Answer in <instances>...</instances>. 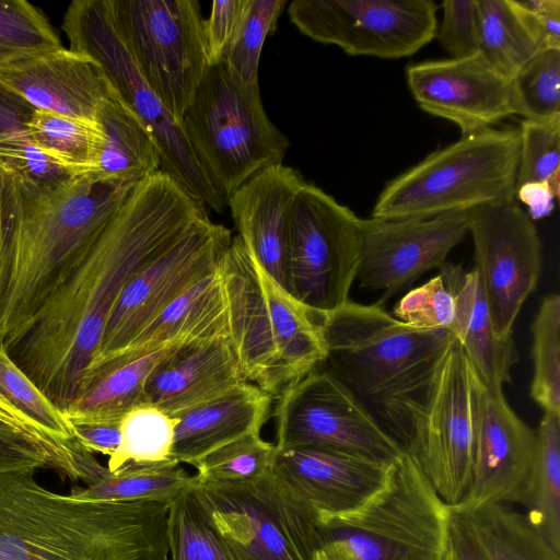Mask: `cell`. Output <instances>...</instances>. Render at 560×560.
<instances>
[{"label":"cell","mask_w":560,"mask_h":560,"mask_svg":"<svg viewBox=\"0 0 560 560\" xmlns=\"http://www.w3.org/2000/svg\"><path fill=\"white\" fill-rule=\"evenodd\" d=\"M442 22L435 36L452 56L465 58L479 51L477 0H445Z\"/></svg>","instance_id":"47"},{"label":"cell","mask_w":560,"mask_h":560,"mask_svg":"<svg viewBox=\"0 0 560 560\" xmlns=\"http://www.w3.org/2000/svg\"><path fill=\"white\" fill-rule=\"evenodd\" d=\"M61 27L69 48L98 63L112 88L152 132L160 151V170L199 205L221 213L226 203L201 171L182 125L141 75L115 25L110 0L71 2Z\"/></svg>","instance_id":"10"},{"label":"cell","mask_w":560,"mask_h":560,"mask_svg":"<svg viewBox=\"0 0 560 560\" xmlns=\"http://www.w3.org/2000/svg\"><path fill=\"white\" fill-rule=\"evenodd\" d=\"M37 108L19 94L0 84V137L24 132Z\"/></svg>","instance_id":"53"},{"label":"cell","mask_w":560,"mask_h":560,"mask_svg":"<svg viewBox=\"0 0 560 560\" xmlns=\"http://www.w3.org/2000/svg\"><path fill=\"white\" fill-rule=\"evenodd\" d=\"M467 234L468 211L422 219H360L359 284L381 291L383 304L425 272L440 269Z\"/></svg>","instance_id":"18"},{"label":"cell","mask_w":560,"mask_h":560,"mask_svg":"<svg viewBox=\"0 0 560 560\" xmlns=\"http://www.w3.org/2000/svg\"><path fill=\"white\" fill-rule=\"evenodd\" d=\"M245 382L230 338L192 342L155 368L145 385V402L177 418Z\"/></svg>","instance_id":"24"},{"label":"cell","mask_w":560,"mask_h":560,"mask_svg":"<svg viewBox=\"0 0 560 560\" xmlns=\"http://www.w3.org/2000/svg\"><path fill=\"white\" fill-rule=\"evenodd\" d=\"M115 25L136 66L178 122L209 67L197 0H110Z\"/></svg>","instance_id":"11"},{"label":"cell","mask_w":560,"mask_h":560,"mask_svg":"<svg viewBox=\"0 0 560 560\" xmlns=\"http://www.w3.org/2000/svg\"><path fill=\"white\" fill-rule=\"evenodd\" d=\"M478 383L455 338L424 371L372 402L384 429L450 506L463 501L471 482Z\"/></svg>","instance_id":"4"},{"label":"cell","mask_w":560,"mask_h":560,"mask_svg":"<svg viewBox=\"0 0 560 560\" xmlns=\"http://www.w3.org/2000/svg\"><path fill=\"white\" fill-rule=\"evenodd\" d=\"M436 10L432 0H294L288 14L315 42L351 56L397 59L435 37Z\"/></svg>","instance_id":"16"},{"label":"cell","mask_w":560,"mask_h":560,"mask_svg":"<svg viewBox=\"0 0 560 560\" xmlns=\"http://www.w3.org/2000/svg\"><path fill=\"white\" fill-rule=\"evenodd\" d=\"M276 445L260 433L231 442L199 459L195 475L207 481H242L260 478L272 467Z\"/></svg>","instance_id":"42"},{"label":"cell","mask_w":560,"mask_h":560,"mask_svg":"<svg viewBox=\"0 0 560 560\" xmlns=\"http://www.w3.org/2000/svg\"><path fill=\"white\" fill-rule=\"evenodd\" d=\"M517 503L549 546L560 553V416L545 412Z\"/></svg>","instance_id":"31"},{"label":"cell","mask_w":560,"mask_h":560,"mask_svg":"<svg viewBox=\"0 0 560 560\" xmlns=\"http://www.w3.org/2000/svg\"><path fill=\"white\" fill-rule=\"evenodd\" d=\"M462 511L489 560H560V553L549 546L526 514L506 503L491 502Z\"/></svg>","instance_id":"35"},{"label":"cell","mask_w":560,"mask_h":560,"mask_svg":"<svg viewBox=\"0 0 560 560\" xmlns=\"http://www.w3.org/2000/svg\"><path fill=\"white\" fill-rule=\"evenodd\" d=\"M194 481L195 476L175 460L130 462L115 471L108 470L85 488H72L70 495L93 502L153 501L170 504Z\"/></svg>","instance_id":"33"},{"label":"cell","mask_w":560,"mask_h":560,"mask_svg":"<svg viewBox=\"0 0 560 560\" xmlns=\"http://www.w3.org/2000/svg\"><path fill=\"white\" fill-rule=\"evenodd\" d=\"M394 314L397 319L418 328H446L452 331L455 303L439 275L406 293L395 305Z\"/></svg>","instance_id":"46"},{"label":"cell","mask_w":560,"mask_h":560,"mask_svg":"<svg viewBox=\"0 0 560 560\" xmlns=\"http://www.w3.org/2000/svg\"><path fill=\"white\" fill-rule=\"evenodd\" d=\"M455 303L452 332L464 348L480 382L502 389L511 382V369L518 361L513 337L500 338L493 328L481 282L475 269L446 261L440 269Z\"/></svg>","instance_id":"27"},{"label":"cell","mask_w":560,"mask_h":560,"mask_svg":"<svg viewBox=\"0 0 560 560\" xmlns=\"http://www.w3.org/2000/svg\"><path fill=\"white\" fill-rule=\"evenodd\" d=\"M196 494L234 560H311L307 532L314 509L275 479L207 481Z\"/></svg>","instance_id":"13"},{"label":"cell","mask_w":560,"mask_h":560,"mask_svg":"<svg viewBox=\"0 0 560 560\" xmlns=\"http://www.w3.org/2000/svg\"><path fill=\"white\" fill-rule=\"evenodd\" d=\"M272 397L245 382L179 417L172 459L194 465L209 453L244 436L260 433L270 416Z\"/></svg>","instance_id":"26"},{"label":"cell","mask_w":560,"mask_h":560,"mask_svg":"<svg viewBox=\"0 0 560 560\" xmlns=\"http://www.w3.org/2000/svg\"><path fill=\"white\" fill-rule=\"evenodd\" d=\"M520 3L529 14L542 49H560V1L526 0Z\"/></svg>","instance_id":"52"},{"label":"cell","mask_w":560,"mask_h":560,"mask_svg":"<svg viewBox=\"0 0 560 560\" xmlns=\"http://www.w3.org/2000/svg\"><path fill=\"white\" fill-rule=\"evenodd\" d=\"M534 375L530 397L547 413L560 416V298L547 295L533 320Z\"/></svg>","instance_id":"38"},{"label":"cell","mask_w":560,"mask_h":560,"mask_svg":"<svg viewBox=\"0 0 560 560\" xmlns=\"http://www.w3.org/2000/svg\"><path fill=\"white\" fill-rule=\"evenodd\" d=\"M0 409L7 412L14 421L31 430L23 417L7 401V399L0 394Z\"/></svg>","instance_id":"55"},{"label":"cell","mask_w":560,"mask_h":560,"mask_svg":"<svg viewBox=\"0 0 560 560\" xmlns=\"http://www.w3.org/2000/svg\"><path fill=\"white\" fill-rule=\"evenodd\" d=\"M249 5L250 0L212 2L210 15L203 23L209 66L223 61L238 36Z\"/></svg>","instance_id":"48"},{"label":"cell","mask_w":560,"mask_h":560,"mask_svg":"<svg viewBox=\"0 0 560 560\" xmlns=\"http://www.w3.org/2000/svg\"><path fill=\"white\" fill-rule=\"evenodd\" d=\"M0 170L21 190H48L75 177L42 152L26 131L0 137Z\"/></svg>","instance_id":"44"},{"label":"cell","mask_w":560,"mask_h":560,"mask_svg":"<svg viewBox=\"0 0 560 560\" xmlns=\"http://www.w3.org/2000/svg\"><path fill=\"white\" fill-rule=\"evenodd\" d=\"M180 125L201 171L225 203L256 173L282 163L289 148L264 109L259 84L243 85L224 62L207 68Z\"/></svg>","instance_id":"8"},{"label":"cell","mask_w":560,"mask_h":560,"mask_svg":"<svg viewBox=\"0 0 560 560\" xmlns=\"http://www.w3.org/2000/svg\"><path fill=\"white\" fill-rule=\"evenodd\" d=\"M443 560H489L464 512L451 508Z\"/></svg>","instance_id":"50"},{"label":"cell","mask_w":560,"mask_h":560,"mask_svg":"<svg viewBox=\"0 0 560 560\" xmlns=\"http://www.w3.org/2000/svg\"><path fill=\"white\" fill-rule=\"evenodd\" d=\"M0 394L23 417L27 427L62 450L79 466L90 485L102 478L107 467L75 439L72 423L31 378L14 363L0 338Z\"/></svg>","instance_id":"29"},{"label":"cell","mask_w":560,"mask_h":560,"mask_svg":"<svg viewBox=\"0 0 560 560\" xmlns=\"http://www.w3.org/2000/svg\"><path fill=\"white\" fill-rule=\"evenodd\" d=\"M217 338H230L229 307L220 265L166 307L118 355L84 374L121 365L160 349Z\"/></svg>","instance_id":"25"},{"label":"cell","mask_w":560,"mask_h":560,"mask_svg":"<svg viewBox=\"0 0 560 560\" xmlns=\"http://www.w3.org/2000/svg\"><path fill=\"white\" fill-rule=\"evenodd\" d=\"M326 358L322 365L360 399L374 400L405 385L455 339L446 328H418L385 311L382 303L349 300L322 315Z\"/></svg>","instance_id":"9"},{"label":"cell","mask_w":560,"mask_h":560,"mask_svg":"<svg viewBox=\"0 0 560 560\" xmlns=\"http://www.w3.org/2000/svg\"><path fill=\"white\" fill-rule=\"evenodd\" d=\"M451 508L404 451L385 485L357 509L313 512L311 560H443Z\"/></svg>","instance_id":"6"},{"label":"cell","mask_w":560,"mask_h":560,"mask_svg":"<svg viewBox=\"0 0 560 560\" xmlns=\"http://www.w3.org/2000/svg\"><path fill=\"white\" fill-rule=\"evenodd\" d=\"M287 0H250L249 10L235 42L222 62L243 85L258 84V67L265 39L276 24Z\"/></svg>","instance_id":"43"},{"label":"cell","mask_w":560,"mask_h":560,"mask_svg":"<svg viewBox=\"0 0 560 560\" xmlns=\"http://www.w3.org/2000/svg\"><path fill=\"white\" fill-rule=\"evenodd\" d=\"M278 448H316L393 463L404 453L345 383L318 366L278 399Z\"/></svg>","instance_id":"14"},{"label":"cell","mask_w":560,"mask_h":560,"mask_svg":"<svg viewBox=\"0 0 560 560\" xmlns=\"http://www.w3.org/2000/svg\"><path fill=\"white\" fill-rule=\"evenodd\" d=\"M61 46L43 12L25 0H0V65Z\"/></svg>","instance_id":"41"},{"label":"cell","mask_w":560,"mask_h":560,"mask_svg":"<svg viewBox=\"0 0 560 560\" xmlns=\"http://www.w3.org/2000/svg\"><path fill=\"white\" fill-rule=\"evenodd\" d=\"M468 233L492 325L500 338L512 336L520 310L536 289L542 267L541 242L533 220L515 200L468 211Z\"/></svg>","instance_id":"17"},{"label":"cell","mask_w":560,"mask_h":560,"mask_svg":"<svg viewBox=\"0 0 560 560\" xmlns=\"http://www.w3.org/2000/svg\"><path fill=\"white\" fill-rule=\"evenodd\" d=\"M304 182L293 167L271 165L240 186L226 201L237 236L285 291L292 208Z\"/></svg>","instance_id":"23"},{"label":"cell","mask_w":560,"mask_h":560,"mask_svg":"<svg viewBox=\"0 0 560 560\" xmlns=\"http://www.w3.org/2000/svg\"><path fill=\"white\" fill-rule=\"evenodd\" d=\"M21 194L14 178L0 170V279L9 264L21 215Z\"/></svg>","instance_id":"49"},{"label":"cell","mask_w":560,"mask_h":560,"mask_svg":"<svg viewBox=\"0 0 560 560\" xmlns=\"http://www.w3.org/2000/svg\"><path fill=\"white\" fill-rule=\"evenodd\" d=\"M136 185L91 174L21 190L12 254L0 279V338L18 332L103 232Z\"/></svg>","instance_id":"3"},{"label":"cell","mask_w":560,"mask_h":560,"mask_svg":"<svg viewBox=\"0 0 560 560\" xmlns=\"http://www.w3.org/2000/svg\"><path fill=\"white\" fill-rule=\"evenodd\" d=\"M177 419L151 404H141L121 419V440L109 457L107 469L115 471L127 463H158L172 459Z\"/></svg>","instance_id":"37"},{"label":"cell","mask_w":560,"mask_h":560,"mask_svg":"<svg viewBox=\"0 0 560 560\" xmlns=\"http://www.w3.org/2000/svg\"><path fill=\"white\" fill-rule=\"evenodd\" d=\"M393 464L316 448L276 447L271 472L283 489L317 513L335 515L374 495Z\"/></svg>","instance_id":"21"},{"label":"cell","mask_w":560,"mask_h":560,"mask_svg":"<svg viewBox=\"0 0 560 560\" xmlns=\"http://www.w3.org/2000/svg\"><path fill=\"white\" fill-rule=\"evenodd\" d=\"M0 84L37 109L88 119L110 89L95 60L62 45L1 63Z\"/></svg>","instance_id":"22"},{"label":"cell","mask_w":560,"mask_h":560,"mask_svg":"<svg viewBox=\"0 0 560 560\" xmlns=\"http://www.w3.org/2000/svg\"><path fill=\"white\" fill-rule=\"evenodd\" d=\"M231 241V231L208 214L195 221L122 289L86 370L118 355L166 307L213 272Z\"/></svg>","instance_id":"15"},{"label":"cell","mask_w":560,"mask_h":560,"mask_svg":"<svg viewBox=\"0 0 560 560\" xmlns=\"http://www.w3.org/2000/svg\"><path fill=\"white\" fill-rule=\"evenodd\" d=\"M43 468L84 481L79 466L62 450L23 425L0 418V474Z\"/></svg>","instance_id":"40"},{"label":"cell","mask_w":560,"mask_h":560,"mask_svg":"<svg viewBox=\"0 0 560 560\" xmlns=\"http://www.w3.org/2000/svg\"><path fill=\"white\" fill-rule=\"evenodd\" d=\"M360 261V218L313 184L295 197L287 292L312 312L331 313L349 299Z\"/></svg>","instance_id":"12"},{"label":"cell","mask_w":560,"mask_h":560,"mask_svg":"<svg viewBox=\"0 0 560 560\" xmlns=\"http://www.w3.org/2000/svg\"><path fill=\"white\" fill-rule=\"evenodd\" d=\"M520 145L516 128L462 136L388 182L371 218H432L515 200Z\"/></svg>","instance_id":"7"},{"label":"cell","mask_w":560,"mask_h":560,"mask_svg":"<svg viewBox=\"0 0 560 560\" xmlns=\"http://www.w3.org/2000/svg\"><path fill=\"white\" fill-rule=\"evenodd\" d=\"M194 485L195 481L168 504L170 560H234Z\"/></svg>","instance_id":"36"},{"label":"cell","mask_w":560,"mask_h":560,"mask_svg":"<svg viewBox=\"0 0 560 560\" xmlns=\"http://www.w3.org/2000/svg\"><path fill=\"white\" fill-rule=\"evenodd\" d=\"M479 54L506 78L540 49L528 12L518 0H477Z\"/></svg>","instance_id":"32"},{"label":"cell","mask_w":560,"mask_h":560,"mask_svg":"<svg viewBox=\"0 0 560 560\" xmlns=\"http://www.w3.org/2000/svg\"><path fill=\"white\" fill-rule=\"evenodd\" d=\"M96 120L104 141L92 176L137 185L161 168L155 138L112 85L98 106Z\"/></svg>","instance_id":"28"},{"label":"cell","mask_w":560,"mask_h":560,"mask_svg":"<svg viewBox=\"0 0 560 560\" xmlns=\"http://www.w3.org/2000/svg\"><path fill=\"white\" fill-rule=\"evenodd\" d=\"M177 348L151 352L128 363L85 373L66 417L72 421L121 420L145 404V385L155 368Z\"/></svg>","instance_id":"30"},{"label":"cell","mask_w":560,"mask_h":560,"mask_svg":"<svg viewBox=\"0 0 560 560\" xmlns=\"http://www.w3.org/2000/svg\"><path fill=\"white\" fill-rule=\"evenodd\" d=\"M559 189L550 183H527L516 188V197L528 208V217L538 220L548 215L553 207Z\"/></svg>","instance_id":"54"},{"label":"cell","mask_w":560,"mask_h":560,"mask_svg":"<svg viewBox=\"0 0 560 560\" xmlns=\"http://www.w3.org/2000/svg\"><path fill=\"white\" fill-rule=\"evenodd\" d=\"M34 472L0 474V560H170L168 504L84 501Z\"/></svg>","instance_id":"2"},{"label":"cell","mask_w":560,"mask_h":560,"mask_svg":"<svg viewBox=\"0 0 560 560\" xmlns=\"http://www.w3.org/2000/svg\"><path fill=\"white\" fill-rule=\"evenodd\" d=\"M26 132L42 152L72 176L94 173L104 141L96 119L36 109Z\"/></svg>","instance_id":"34"},{"label":"cell","mask_w":560,"mask_h":560,"mask_svg":"<svg viewBox=\"0 0 560 560\" xmlns=\"http://www.w3.org/2000/svg\"><path fill=\"white\" fill-rule=\"evenodd\" d=\"M510 82L514 114L534 121L560 119V49H540Z\"/></svg>","instance_id":"39"},{"label":"cell","mask_w":560,"mask_h":560,"mask_svg":"<svg viewBox=\"0 0 560 560\" xmlns=\"http://www.w3.org/2000/svg\"><path fill=\"white\" fill-rule=\"evenodd\" d=\"M77 441L91 453L112 457L121 440V420L72 421Z\"/></svg>","instance_id":"51"},{"label":"cell","mask_w":560,"mask_h":560,"mask_svg":"<svg viewBox=\"0 0 560 560\" xmlns=\"http://www.w3.org/2000/svg\"><path fill=\"white\" fill-rule=\"evenodd\" d=\"M207 209L159 170L135 186L36 314L3 346L63 413L91 364L126 284Z\"/></svg>","instance_id":"1"},{"label":"cell","mask_w":560,"mask_h":560,"mask_svg":"<svg viewBox=\"0 0 560 560\" xmlns=\"http://www.w3.org/2000/svg\"><path fill=\"white\" fill-rule=\"evenodd\" d=\"M220 271L230 340L243 375L278 399L325 361L322 315L280 287L237 235L222 257Z\"/></svg>","instance_id":"5"},{"label":"cell","mask_w":560,"mask_h":560,"mask_svg":"<svg viewBox=\"0 0 560 560\" xmlns=\"http://www.w3.org/2000/svg\"><path fill=\"white\" fill-rule=\"evenodd\" d=\"M516 188L527 183H550L559 189L560 119L521 124Z\"/></svg>","instance_id":"45"},{"label":"cell","mask_w":560,"mask_h":560,"mask_svg":"<svg viewBox=\"0 0 560 560\" xmlns=\"http://www.w3.org/2000/svg\"><path fill=\"white\" fill-rule=\"evenodd\" d=\"M406 80L420 108L454 122L462 136L492 128L514 114L510 79L479 52L409 65Z\"/></svg>","instance_id":"19"},{"label":"cell","mask_w":560,"mask_h":560,"mask_svg":"<svg viewBox=\"0 0 560 560\" xmlns=\"http://www.w3.org/2000/svg\"><path fill=\"white\" fill-rule=\"evenodd\" d=\"M536 433L510 407L502 389L480 380L475 399L471 482L460 510L486 503H517L527 477Z\"/></svg>","instance_id":"20"}]
</instances>
